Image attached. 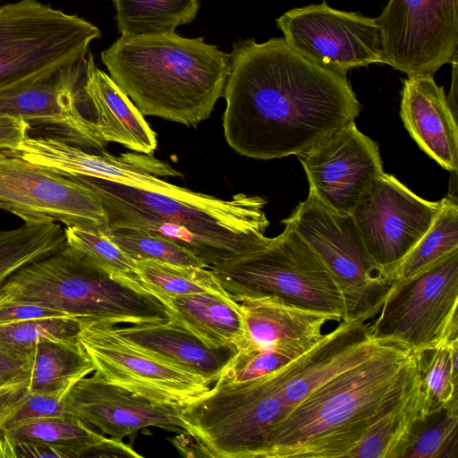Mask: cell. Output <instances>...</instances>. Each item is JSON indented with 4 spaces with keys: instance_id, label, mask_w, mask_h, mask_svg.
<instances>
[{
    "instance_id": "1",
    "label": "cell",
    "mask_w": 458,
    "mask_h": 458,
    "mask_svg": "<svg viewBox=\"0 0 458 458\" xmlns=\"http://www.w3.org/2000/svg\"><path fill=\"white\" fill-rule=\"evenodd\" d=\"M229 55L223 128L242 156H299L360 114L346 75L306 59L284 38L237 40Z\"/></svg>"
},
{
    "instance_id": "2",
    "label": "cell",
    "mask_w": 458,
    "mask_h": 458,
    "mask_svg": "<svg viewBox=\"0 0 458 458\" xmlns=\"http://www.w3.org/2000/svg\"><path fill=\"white\" fill-rule=\"evenodd\" d=\"M415 351L390 341L308 394L272 428L257 458L346 457L420 388Z\"/></svg>"
},
{
    "instance_id": "3",
    "label": "cell",
    "mask_w": 458,
    "mask_h": 458,
    "mask_svg": "<svg viewBox=\"0 0 458 458\" xmlns=\"http://www.w3.org/2000/svg\"><path fill=\"white\" fill-rule=\"evenodd\" d=\"M83 177V176H81ZM100 197L109 227H128L167 238L207 267L265 246L267 201L237 193L228 199L200 192L174 197L107 180L85 177Z\"/></svg>"
},
{
    "instance_id": "4",
    "label": "cell",
    "mask_w": 458,
    "mask_h": 458,
    "mask_svg": "<svg viewBox=\"0 0 458 458\" xmlns=\"http://www.w3.org/2000/svg\"><path fill=\"white\" fill-rule=\"evenodd\" d=\"M109 76L143 115L197 126L223 96L229 54L203 37L121 36L101 53Z\"/></svg>"
},
{
    "instance_id": "5",
    "label": "cell",
    "mask_w": 458,
    "mask_h": 458,
    "mask_svg": "<svg viewBox=\"0 0 458 458\" xmlns=\"http://www.w3.org/2000/svg\"><path fill=\"white\" fill-rule=\"evenodd\" d=\"M0 299L30 301L114 326L166 322L170 318L155 296L131 286L68 245L18 270L4 284Z\"/></svg>"
},
{
    "instance_id": "6",
    "label": "cell",
    "mask_w": 458,
    "mask_h": 458,
    "mask_svg": "<svg viewBox=\"0 0 458 458\" xmlns=\"http://www.w3.org/2000/svg\"><path fill=\"white\" fill-rule=\"evenodd\" d=\"M278 370L240 383L216 382L182 408L186 436L199 455L258 457L272 428L289 412Z\"/></svg>"
},
{
    "instance_id": "7",
    "label": "cell",
    "mask_w": 458,
    "mask_h": 458,
    "mask_svg": "<svg viewBox=\"0 0 458 458\" xmlns=\"http://www.w3.org/2000/svg\"><path fill=\"white\" fill-rule=\"evenodd\" d=\"M100 37L93 23L38 0L0 5V95L77 64Z\"/></svg>"
},
{
    "instance_id": "8",
    "label": "cell",
    "mask_w": 458,
    "mask_h": 458,
    "mask_svg": "<svg viewBox=\"0 0 458 458\" xmlns=\"http://www.w3.org/2000/svg\"><path fill=\"white\" fill-rule=\"evenodd\" d=\"M232 299L275 294L346 318L342 292L321 260L288 225L263 247L209 267Z\"/></svg>"
},
{
    "instance_id": "9",
    "label": "cell",
    "mask_w": 458,
    "mask_h": 458,
    "mask_svg": "<svg viewBox=\"0 0 458 458\" xmlns=\"http://www.w3.org/2000/svg\"><path fill=\"white\" fill-rule=\"evenodd\" d=\"M282 223L298 233L338 284L345 319L368 321L377 315L392 282L369 253L352 215L335 212L309 194Z\"/></svg>"
},
{
    "instance_id": "10",
    "label": "cell",
    "mask_w": 458,
    "mask_h": 458,
    "mask_svg": "<svg viewBox=\"0 0 458 458\" xmlns=\"http://www.w3.org/2000/svg\"><path fill=\"white\" fill-rule=\"evenodd\" d=\"M458 250L418 274L394 281L377 318L375 338L402 343L413 351L458 340Z\"/></svg>"
},
{
    "instance_id": "11",
    "label": "cell",
    "mask_w": 458,
    "mask_h": 458,
    "mask_svg": "<svg viewBox=\"0 0 458 458\" xmlns=\"http://www.w3.org/2000/svg\"><path fill=\"white\" fill-rule=\"evenodd\" d=\"M0 208L25 224L63 223L103 231L109 221L103 202L84 177L65 176L0 150Z\"/></svg>"
},
{
    "instance_id": "12",
    "label": "cell",
    "mask_w": 458,
    "mask_h": 458,
    "mask_svg": "<svg viewBox=\"0 0 458 458\" xmlns=\"http://www.w3.org/2000/svg\"><path fill=\"white\" fill-rule=\"evenodd\" d=\"M376 21L383 64L408 76L434 75L457 56L458 0H389Z\"/></svg>"
},
{
    "instance_id": "13",
    "label": "cell",
    "mask_w": 458,
    "mask_h": 458,
    "mask_svg": "<svg viewBox=\"0 0 458 458\" xmlns=\"http://www.w3.org/2000/svg\"><path fill=\"white\" fill-rule=\"evenodd\" d=\"M78 340L99 377L154 403L185 407L211 388L202 377L131 346L110 325L83 320Z\"/></svg>"
},
{
    "instance_id": "14",
    "label": "cell",
    "mask_w": 458,
    "mask_h": 458,
    "mask_svg": "<svg viewBox=\"0 0 458 458\" xmlns=\"http://www.w3.org/2000/svg\"><path fill=\"white\" fill-rule=\"evenodd\" d=\"M276 25L297 53L334 72L346 75L356 67L383 64L376 18L336 10L323 1L287 11Z\"/></svg>"
},
{
    "instance_id": "15",
    "label": "cell",
    "mask_w": 458,
    "mask_h": 458,
    "mask_svg": "<svg viewBox=\"0 0 458 458\" xmlns=\"http://www.w3.org/2000/svg\"><path fill=\"white\" fill-rule=\"evenodd\" d=\"M439 208L440 200L423 199L383 172L351 215L369 253L390 279L428 230Z\"/></svg>"
},
{
    "instance_id": "16",
    "label": "cell",
    "mask_w": 458,
    "mask_h": 458,
    "mask_svg": "<svg viewBox=\"0 0 458 458\" xmlns=\"http://www.w3.org/2000/svg\"><path fill=\"white\" fill-rule=\"evenodd\" d=\"M10 151L65 176L107 180L174 197H188L194 192L163 180L162 177L182 174L168 163L148 154L132 152L115 157L43 134H29L16 149Z\"/></svg>"
},
{
    "instance_id": "17",
    "label": "cell",
    "mask_w": 458,
    "mask_h": 458,
    "mask_svg": "<svg viewBox=\"0 0 458 458\" xmlns=\"http://www.w3.org/2000/svg\"><path fill=\"white\" fill-rule=\"evenodd\" d=\"M310 191L327 208L351 215L383 171L379 148L354 122L298 156Z\"/></svg>"
},
{
    "instance_id": "18",
    "label": "cell",
    "mask_w": 458,
    "mask_h": 458,
    "mask_svg": "<svg viewBox=\"0 0 458 458\" xmlns=\"http://www.w3.org/2000/svg\"><path fill=\"white\" fill-rule=\"evenodd\" d=\"M86 56L75 64L64 67L26 88L0 95V115L18 116L43 135L60 138L94 151H105L94 121L87 117L81 85Z\"/></svg>"
},
{
    "instance_id": "19",
    "label": "cell",
    "mask_w": 458,
    "mask_h": 458,
    "mask_svg": "<svg viewBox=\"0 0 458 458\" xmlns=\"http://www.w3.org/2000/svg\"><path fill=\"white\" fill-rule=\"evenodd\" d=\"M64 403L71 414L116 439L149 427L187 435L183 407L154 403L106 382L96 373L76 382Z\"/></svg>"
},
{
    "instance_id": "20",
    "label": "cell",
    "mask_w": 458,
    "mask_h": 458,
    "mask_svg": "<svg viewBox=\"0 0 458 458\" xmlns=\"http://www.w3.org/2000/svg\"><path fill=\"white\" fill-rule=\"evenodd\" d=\"M390 341L375 338L366 320L338 321L308 351L279 369L289 411L326 382L366 360Z\"/></svg>"
},
{
    "instance_id": "21",
    "label": "cell",
    "mask_w": 458,
    "mask_h": 458,
    "mask_svg": "<svg viewBox=\"0 0 458 458\" xmlns=\"http://www.w3.org/2000/svg\"><path fill=\"white\" fill-rule=\"evenodd\" d=\"M237 302L247 331L246 343L240 350L274 349L295 359L323 336V327L328 321H340L332 313L275 294Z\"/></svg>"
},
{
    "instance_id": "22",
    "label": "cell",
    "mask_w": 458,
    "mask_h": 458,
    "mask_svg": "<svg viewBox=\"0 0 458 458\" xmlns=\"http://www.w3.org/2000/svg\"><path fill=\"white\" fill-rule=\"evenodd\" d=\"M433 75L403 80L400 115L412 139L428 156L450 172L458 169L456 114Z\"/></svg>"
},
{
    "instance_id": "23",
    "label": "cell",
    "mask_w": 458,
    "mask_h": 458,
    "mask_svg": "<svg viewBox=\"0 0 458 458\" xmlns=\"http://www.w3.org/2000/svg\"><path fill=\"white\" fill-rule=\"evenodd\" d=\"M122 340L164 363L199 376L213 386L238 352L235 348L213 347L171 321L110 325Z\"/></svg>"
},
{
    "instance_id": "24",
    "label": "cell",
    "mask_w": 458,
    "mask_h": 458,
    "mask_svg": "<svg viewBox=\"0 0 458 458\" xmlns=\"http://www.w3.org/2000/svg\"><path fill=\"white\" fill-rule=\"evenodd\" d=\"M81 89L83 102L91 109L92 119L106 143H119L148 155L156 150L155 131L109 74L96 65L90 51L86 55Z\"/></svg>"
},
{
    "instance_id": "25",
    "label": "cell",
    "mask_w": 458,
    "mask_h": 458,
    "mask_svg": "<svg viewBox=\"0 0 458 458\" xmlns=\"http://www.w3.org/2000/svg\"><path fill=\"white\" fill-rule=\"evenodd\" d=\"M1 434L13 445L17 443H29L60 448L65 458L142 457L122 439L104 437L74 415L15 423L4 428Z\"/></svg>"
},
{
    "instance_id": "26",
    "label": "cell",
    "mask_w": 458,
    "mask_h": 458,
    "mask_svg": "<svg viewBox=\"0 0 458 458\" xmlns=\"http://www.w3.org/2000/svg\"><path fill=\"white\" fill-rule=\"evenodd\" d=\"M160 301L170 312L169 321L198 336L207 344L222 348L243 347L247 331L239 303L211 293L164 297Z\"/></svg>"
},
{
    "instance_id": "27",
    "label": "cell",
    "mask_w": 458,
    "mask_h": 458,
    "mask_svg": "<svg viewBox=\"0 0 458 458\" xmlns=\"http://www.w3.org/2000/svg\"><path fill=\"white\" fill-rule=\"evenodd\" d=\"M95 371L80 342L39 343L30 349L28 390L64 398L72 386Z\"/></svg>"
},
{
    "instance_id": "28",
    "label": "cell",
    "mask_w": 458,
    "mask_h": 458,
    "mask_svg": "<svg viewBox=\"0 0 458 458\" xmlns=\"http://www.w3.org/2000/svg\"><path fill=\"white\" fill-rule=\"evenodd\" d=\"M428 417L420 385L405 405L373 425L347 458H403L417 428Z\"/></svg>"
},
{
    "instance_id": "29",
    "label": "cell",
    "mask_w": 458,
    "mask_h": 458,
    "mask_svg": "<svg viewBox=\"0 0 458 458\" xmlns=\"http://www.w3.org/2000/svg\"><path fill=\"white\" fill-rule=\"evenodd\" d=\"M121 36L175 32L197 17L200 0H111Z\"/></svg>"
},
{
    "instance_id": "30",
    "label": "cell",
    "mask_w": 458,
    "mask_h": 458,
    "mask_svg": "<svg viewBox=\"0 0 458 458\" xmlns=\"http://www.w3.org/2000/svg\"><path fill=\"white\" fill-rule=\"evenodd\" d=\"M65 245L64 229L57 223H24L15 229L0 230V295L18 270Z\"/></svg>"
},
{
    "instance_id": "31",
    "label": "cell",
    "mask_w": 458,
    "mask_h": 458,
    "mask_svg": "<svg viewBox=\"0 0 458 458\" xmlns=\"http://www.w3.org/2000/svg\"><path fill=\"white\" fill-rule=\"evenodd\" d=\"M142 288L158 301L193 293L232 298L208 267L181 266L152 259H135Z\"/></svg>"
},
{
    "instance_id": "32",
    "label": "cell",
    "mask_w": 458,
    "mask_h": 458,
    "mask_svg": "<svg viewBox=\"0 0 458 458\" xmlns=\"http://www.w3.org/2000/svg\"><path fill=\"white\" fill-rule=\"evenodd\" d=\"M458 250V201L454 196L440 200L439 210L424 235L390 276L391 282L409 278Z\"/></svg>"
},
{
    "instance_id": "33",
    "label": "cell",
    "mask_w": 458,
    "mask_h": 458,
    "mask_svg": "<svg viewBox=\"0 0 458 458\" xmlns=\"http://www.w3.org/2000/svg\"><path fill=\"white\" fill-rule=\"evenodd\" d=\"M415 352L428 416L458 408V340Z\"/></svg>"
},
{
    "instance_id": "34",
    "label": "cell",
    "mask_w": 458,
    "mask_h": 458,
    "mask_svg": "<svg viewBox=\"0 0 458 458\" xmlns=\"http://www.w3.org/2000/svg\"><path fill=\"white\" fill-rule=\"evenodd\" d=\"M104 233L134 259H152L174 265L207 267L190 250L158 234L128 227H108Z\"/></svg>"
},
{
    "instance_id": "35",
    "label": "cell",
    "mask_w": 458,
    "mask_h": 458,
    "mask_svg": "<svg viewBox=\"0 0 458 458\" xmlns=\"http://www.w3.org/2000/svg\"><path fill=\"white\" fill-rule=\"evenodd\" d=\"M83 319L53 317L0 325V344L20 350H30L39 343L73 344Z\"/></svg>"
},
{
    "instance_id": "36",
    "label": "cell",
    "mask_w": 458,
    "mask_h": 458,
    "mask_svg": "<svg viewBox=\"0 0 458 458\" xmlns=\"http://www.w3.org/2000/svg\"><path fill=\"white\" fill-rule=\"evenodd\" d=\"M65 242L113 276L138 277L135 259L122 250L103 231L65 226Z\"/></svg>"
},
{
    "instance_id": "37",
    "label": "cell",
    "mask_w": 458,
    "mask_h": 458,
    "mask_svg": "<svg viewBox=\"0 0 458 458\" xmlns=\"http://www.w3.org/2000/svg\"><path fill=\"white\" fill-rule=\"evenodd\" d=\"M433 422L417 428L403 458H456L458 408L441 411Z\"/></svg>"
},
{
    "instance_id": "38",
    "label": "cell",
    "mask_w": 458,
    "mask_h": 458,
    "mask_svg": "<svg viewBox=\"0 0 458 458\" xmlns=\"http://www.w3.org/2000/svg\"><path fill=\"white\" fill-rule=\"evenodd\" d=\"M294 358L274 349H243L232 358L216 382L240 383L270 374Z\"/></svg>"
},
{
    "instance_id": "39",
    "label": "cell",
    "mask_w": 458,
    "mask_h": 458,
    "mask_svg": "<svg viewBox=\"0 0 458 458\" xmlns=\"http://www.w3.org/2000/svg\"><path fill=\"white\" fill-rule=\"evenodd\" d=\"M53 317L72 316L30 301L0 299V325Z\"/></svg>"
},
{
    "instance_id": "40",
    "label": "cell",
    "mask_w": 458,
    "mask_h": 458,
    "mask_svg": "<svg viewBox=\"0 0 458 458\" xmlns=\"http://www.w3.org/2000/svg\"><path fill=\"white\" fill-rule=\"evenodd\" d=\"M30 124L21 117L0 115V150L16 149L30 134Z\"/></svg>"
},
{
    "instance_id": "41",
    "label": "cell",
    "mask_w": 458,
    "mask_h": 458,
    "mask_svg": "<svg viewBox=\"0 0 458 458\" xmlns=\"http://www.w3.org/2000/svg\"><path fill=\"white\" fill-rule=\"evenodd\" d=\"M30 349L20 350L0 344V373L28 374Z\"/></svg>"
},
{
    "instance_id": "42",
    "label": "cell",
    "mask_w": 458,
    "mask_h": 458,
    "mask_svg": "<svg viewBox=\"0 0 458 458\" xmlns=\"http://www.w3.org/2000/svg\"><path fill=\"white\" fill-rule=\"evenodd\" d=\"M28 374L0 373V392L28 385Z\"/></svg>"
},
{
    "instance_id": "43",
    "label": "cell",
    "mask_w": 458,
    "mask_h": 458,
    "mask_svg": "<svg viewBox=\"0 0 458 458\" xmlns=\"http://www.w3.org/2000/svg\"><path fill=\"white\" fill-rule=\"evenodd\" d=\"M16 458L13 444L0 434V458Z\"/></svg>"
},
{
    "instance_id": "44",
    "label": "cell",
    "mask_w": 458,
    "mask_h": 458,
    "mask_svg": "<svg viewBox=\"0 0 458 458\" xmlns=\"http://www.w3.org/2000/svg\"><path fill=\"white\" fill-rule=\"evenodd\" d=\"M0 1H3V0H0Z\"/></svg>"
}]
</instances>
